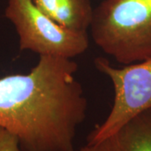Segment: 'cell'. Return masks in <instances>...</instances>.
Listing matches in <instances>:
<instances>
[{
    "mask_svg": "<svg viewBox=\"0 0 151 151\" xmlns=\"http://www.w3.org/2000/svg\"><path fill=\"white\" fill-rule=\"evenodd\" d=\"M91 35L120 64L151 58V0H103L93 9Z\"/></svg>",
    "mask_w": 151,
    "mask_h": 151,
    "instance_id": "cell-2",
    "label": "cell"
},
{
    "mask_svg": "<svg viewBox=\"0 0 151 151\" xmlns=\"http://www.w3.org/2000/svg\"><path fill=\"white\" fill-rule=\"evenodd\" d=\"M44 14L63 27L87 32L93 16L89 0H32Z\"/></svg>",
    "mask_w": 151,
    "mask_h": 151,
    "instance_id": "cell-6",
    "label": "cell"
},
{
    "mask_svg": "<svg viewBox=\"0 0 151 151\" xmlns=\"http://www.w3.org/2000/svg\"><path fill=\"white\" fill-rule=\"evenodd\" d=\"M94 65L110 79L114 97L108 117L90 133L86 143L107 138L136 115L151 108V58L117 68L107 59L97 57Z\"/></svg>",
    "mask_w": 151,
    "mask_h": 151,
    "instance_id": "cell-4",
    "label": "cell"
},
{
    "mask_svg": "<svg viewBox=\"0 0 151 151\" xmlns=\"http://www.w3.org/2000/svg\"><path fill=\"white\" fill-rule=\"evenodd\" d=\"M0 151H22L18 138L2 127H0Z\"/></svg>",
    "mask_w": 151,
    "mask_h": 151,
    "instance_id": "cell-7",
    "label": "cell"
},
{
    "mask_svg": "<svg viewBox=\"0 0 151 151\" xmlns=\"http://www.w3.org/2000/svg\"><path fill=\"white\" fill-rule=\"evenodd\" d=\"M76 151H151V108L129 120L102 140Z\"/></svg>",
    "mask_w": 151,
    "mask_h": 151,
    "instance_id": "cell-5",
    "label": "cell"
},
{
    "mask_svg": "<svg viewBox=\"0 0 151 151\" xmlns=\"http://www.w3.org/2000/svg\"><path fill=\"white\" fill-rule=\"evenodd\" d=\"M72 59L41 55L27 74L0 78V127L22 151H76L87 100Z\"/></svg>",
    "mask_w": 151,
    "mask_h": 151,
    "instance_id": "cell-1",
    "label": "cell"
},
{
    "mask_svg": "<svg viewBox=\"0 0 151 151\" xmlns=\"http://www.w3.org/2000/svg\"><path fill=\"white\" fill-rule=\"evenodd\" d=\"M4 14L15 27L21 50L73 59L89 47L87 32L60 25L39 10L32 0H9Z\"/></svg>",
    "mask_w": 151,
    "mask_h": 151,
    "instance_id": "cell-3",
    "label": "cell"
}]
</instances>
